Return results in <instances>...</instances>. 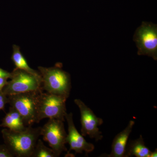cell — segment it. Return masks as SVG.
<instances>
[{"instance_id": "obj_17", "label": "cell", "mask_w": 157, "mask_h": 157, "mask_svg": "<svg viewBox=\"0 0 157 157\" xmlns=\"http://www.w3.org/2000/svg\"><path fill=\"white\" fill-rule=\"evenodd\" d=\"M11 73L8 72L0 68V77H4L7 78H11Z\"/></svg>"}, {"instance_id": "obj_2", "label": "cell", "mask_w": 157, "mask_h": 157, "mask_svg": "<svg viewBox=\"0 0 157 157\" xmlns=\"http://www.w3.org/2000/svg\"><path fill=\"white\" fill-rule=\"evenodd\" d=\"M42 78V89L47 93L67 99L71 90L70 74L60 67H38Z\"/></svg>"}, {"instance_id": "obj_18", "label": "cell", "mask_w": 157, "mask_h": 157, "mask_svg": "<svg viewBox=\"0 0 157 157\" xmlns=\"http://www.w3.org/2000/svg\"><path fill=\"white\" fill-rule=\"evenodd\" d=\"M8 78H4V77H0V92L2 91L3 89L5 87V86L7 84Z\"/></svg>"}, {"instance_id": "obj_10", "label": "cell", "mask_w": 157, "mask_h": 157, "mask_svg": "<svg viewBox=\"0 0 157 157\" xmlns=\"http://www.w3.org/2000/svg\"><path fill=\"white\" fill-rule=\"evenodd\" d=\"M135 124V121H130L126 128L115 136L111 145V153L106 157H124L128 139Z\"/></svg>"}, {"instance_id": "obj_13", "label": "cell", "mask_w": 157, "mask_h": 157, "mask_svg": "<svg viewBox=\"0 0 157 157\" xmlns=\"http://www.w3.org/2000/svg\"><path fill=\"white\" fill-rule=\"evenodd\" d=\"M11 59L16 67L15 68L26 71L42 80L39 71L33 70L29 66L25 58L21 52L20 47L17 45H13V53Z\"/></svg>"}, {"instance_id": "obj_12", "label": "cell", "mask_w": 157, "mask_h": 157, "mask_svg": "<svg viewBox=\"0 0 157 157\" xmlns=\"http://www.w3.org/2000/svg\"><path fill=\"white\" fill-rule=\"evenodd\" d=\"M151 151L147 147L141 135L136 140L130 141L126 147L124 157H150Z\"/></svg>"}, {"instance_id": "obj_8", "label": "cell", "mask_w": 157, "mask_h": 157, "mask_svg": "<svg viewBox=\"0 0 157 157\" xmlns=\"http://www.w3.org/2000/svg\"><path fill=\"white\" fill-rule=\"evenodd\" d=\"M74 102L80 110L81 135L83 136H89L97 141L101 140L103 136L98 126L103 123V120L97 117L92 109L80 99H75Z\"/></svg>"}, {"instance_id": "obj_7", "label": "cell", "mask_w": 157, "mask_h": 157, "mask_svg": "<svg viewBox=\"0 0 157 157\" xmlns=\"http://www.w3.org/2000/svg\"><path fill=\"white\" fill-rule=\"evenodd\" d=\"M64 121L55 119H49L47 122L41 127L40 135L48 142L51 148L59 157L63 151H67V134L65 130Z\"/></svg>"}, {"instance_id": "obj_14", "label": "cell", "mask_w": 157, "mask_h": 157, "mask_svg": "<svg viewBox=\"0 0 157 157\" xmlns=\"http://www.w3.org/2000/svg\"><path fill=\"white\" fill-rule=\"evenodd\" d=\"M31 157H57L52 149L44 145L43 141L38 139Z\"/></svg>"}, {"instance_id": "obj_3", "label": "cell", "mask_w": 157, "mask_h": 157, "mask_svg": "<svg viewBox=\"0 0 157 157\" xmlns=\"http://www.w3.org/2000/svg\"><path fill=\"white\" fill-rule=\"evenodd\" d=\"M67 98L48 93H39L36 123L45 118L55 119L64 122L67 112Z\"/></svg>"}, {"instance_id": "obj_11", "label": "cell", "mask_w": 157, "mask_h": 157, "mask_svg": "<svg viewBox=\"0 0 157 157\" xmlns=\"http://www.w3.org/2000/svg\"><path fill=\"white\" fill-rule=\"evenodd\" d=\"M0 127L14 132H20L25 130L27 127L25 124L19 113L14 107H11L9 112L3 118L2 123L0 124Z\"/></svg>"}, {"instance_id": "obj_5", "label": "cell", "mask_w": 157, "mask_h": 157, "mask_svg": "<svg viewBox=\"0 0 157 157\" xmlns=\"http://www.w3.org/2000/svg\"><path fill=\"white\" fill-rule=\"evenodd\" d=\"M11 80L3 89L6 96L43 90L42 80L24 70L15 68L11 72Z\"/></svg>"}, {"instance_id": "obj_19", "label": "cell", "mask_w": 157, "mask_h": 157, "mask_svg": "<svg viewBox=\"0 0 157 157\" xmlns=\"http://www.w3.org/2000/svg\"><path fill=\"white\" fill-rule=\"evenodd\" d=\"M157 157V149H156L154 151L151 152L150 157Z\"/></svg>"}, {"instance_id": "obj_9", "label": "cell", "mask_w": 157, "mask_h": 157, "mask_svg": "<svg viewBox=\"0 0 157 157\" xmlns=\"http://www.w3.org/2000/svg\"><path fill=\"white\" fill-rule=\"evenodd\" d=\"M65 117L68 124L67 143L70 145L69 151L73 150L76 153L80 154L84 151L86 155L92 152L94 149V146L92 144L87 142L83 136L78 133L73 122L72 113H66Z\"/></svg>"}, {"instance_id": "obj_6", "label": "cell", "mask_w": 157, "mask_h": 157, "mask_svg": "<svg viewBox=\"0 0 157 157\" xmlns=\"http://www.w3.org/2000/svg\"><path fill=\"white\" fill-rule=\"evenodd\" d=\"M138 55L151 57L157 60V26L151 22L143 21L134 34Z\"/></svg>"}, {"instance_id": "obj_15", "label": "cell", "mask_w": 157, "mask_h": 157, "mask_svg": "<svg viewBox=\"0 0 157 157\" xmlns=\"http://www.w3.org/2000/svg\"><path fill=\"white\" fill-rule=\"evenodd\" d=\"M6 144H0V157H14Z\"/></svg>"}, {"instance_id": "obj_4", "label": "cell", "mask_w": 157, "mask_h": 157, "mask_svg": "<svg viewBox=\"0 0 157 157\" xmlns=\"http://www.w3.org/2000/svg\"><path fill=\"white\" fill-rule=\"evenodd\" d=\"M41 91L42 90L8 96L9 104L19 113L26 127L32 126L36 123L38 98Z\"/></svg>"}, {"instance_id": "obj_1", "label": "cell", "mask_w": 157, "mask_h": 157, "mask_svg": "<svg viewBox=\"0 0 157 157\" xmlns=\"http://www.w3.org/2000/svg\"><path fill=\"white\" fill-rule=\"evenodd\" d=\"M41 127L28 126L22 132L5 128L2 131L4 143L14 157H31L40 135Z\"/></svg>"}, {"instance_id": "obj_16", "label": "cell", "mask_w": 157, "mask_h": 157, "mask_svg": "<svg viewBox=\"0 0 157 157\" xmlns=\"http://www.w3.org/2000/svg\"><path fill=\"white\" fill-rule=\"evenodd\" d=\"M9 100L8 96L2 92H0V110L5 109L6 104H9Z\"/></svg>"}]
</instances>
